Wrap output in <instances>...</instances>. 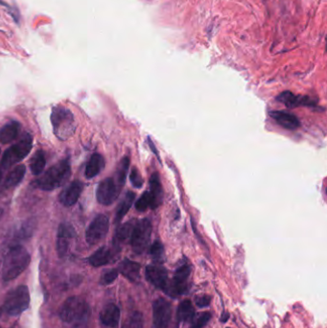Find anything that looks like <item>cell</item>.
Listing matches in <instances>:
<instances>
[{"label":"cell","instance_id":"1","mask_svg":"<svg viewBox=\"0 0 327 328\" xmlns=\"http://www.w3.org/2000/svg\"><path fill=\"white\" fill-rule=\"evenodd\" d=\"M30 253L21 245H15L8 251L2 267V278L11 281L23 274L29 266Z\"/></svg>","mask_w":327,"mask_h":328},{"label":"cell","instance_id":"2","mask_svg":"<svg viewBox=\"0 0 327 328\" xmlns=\"http://www.w3.org/2000/svg\"><path fill=\"white\" fill-rule=\"evenodd\" d=\"M70 174L71 167L69 160H62L49 168L36 182V184L41 190L52 191L66 183Z\"/></svg>","mask_w":327,"mask_h":328},{"label":"cell","instance_id":"3","mask_svg":"<svg viewBox=\"0 0 327 328\" xmlns=\"http://www.w3.org/2000/svg\"><path fill=\"white\" fill-rule=\"evenodd\" d=\"M30 305V292L26 285H19L9 291L4 299L2 311L11 317H17Z\"/></svg>","mask_w":327,"mask_h":328},{"label":"cell","instance_id":"4","mask_svg":"<svg viewBox=\"0 0 327 328\" xmlns=\"http://www.w3.org/2000/svg\"><path fill=\"white\" fill-rule=\"evenodd\" d=\"M51 122L54 135L61 139H69L76 130V123L72 112L64 107H53L51 114Z\"/></svg>","mask_w":327,"mask_h":328},{"label":"cell","instance_id":"5","mask_svg":"<svg viewBox=\"0 0 327 328\" xmlns=\"http://www.w3.org/2000/svg\"><path fill=\"white\" fill-rule=\"evenodd\" d=\"M91 308L85 299L78 296L70 297L61 305L59 316L67 323H74L86 317H91Z\"/></svg>","mask_w":327,"mask_h":328},{"label":"cell","instance_id":"6","mask_svg":"<svg viewBox=\"0 0 327 328\" xmlns=\"http://www.w3.org/2000/svg\"><path fill=\"white\" fill-rule=\"evenodd\" d=\"M32 147L33 138L30 134L26 133L23 135V138L18 140V142L11 146L5 151V153L3 154L1 160L2 167L7 169L20 162L30 154Z\"/></svg>","mask_w":327,"mask_h":328},{"label":"cell","instance_id":"7","mask_svg":"<svg viewBox=\"0 0 327 328\" xmlns=\"http://www.w3.org/2000/svg\"><path fill=\"white\" fill-rule=\"evenodd\" d=\"M152 235V223L150 219L144 218L137 221L130 235V245L137 254H142L148 249Z\"/></svg>","mask_w":327,"mask_h":328},{"label":"cell","instance_id":"8","mask_svg":"<svg viewBox=\"0 0 327 328\" xmlns=\"http://www.w3.org/2000/svg\"><path fill=\"white\" fill-rule=\"evenodd\" d=\"M110 229V221L106 215L99 214L91 223L85 230V240L89 244H98L105 237L107 236Z\"/></svg>","mask_w":327,"mask_h":328},{"label":"cell","instance_id":"9","mask_svg":"<svg viewBox=\"0 0 327 328\" xmlns=\"http://www.w3.org/2000/svg\"><path fill=\"white\" fill-rule=\"evenodd\" d=\"M172 304L165 298L156 299L152 304V320L156 328H168L172 320Z\"/></svg>","mask_w":327,"mask_h":328},{"label":"cell","instance_id":"10","mask_svg":"<svg viewBox=\"0 0 327 328\" xmlns=\"http://www.w3.org/2000/svg\"><path fill=\"white\" fill-rule=\"evenodd\" d=\"M121 188L113 178H107L98 184L96 190V198L98 203L103 206H111L117 199Z\"/></svg>","mask_w":327,"mask_h":328},{"label":"cell","instance_id":"11","mask_svg":"<svg viewBox=\"0 0 327 328\" xmlns=\"http://www.w3.org/2000/svg\"><path fill=\"white\" fill-rule=\"evenodd\" d=\"M75 236V229L69 223H61L58 229L56 249L58 255L62 258L69 252L70 240Z\"/></svg>","mask_w":327,"mask_h":328},{"label":"cell","instance_id":"12","mask_svg":"<svg viewBox=\"0 0 327 328\" xmlns=\"http://www.w3.org/2000/svg\"><path fill=\"white\" fill-rule=\"evenodd\" d=\"M146 278L149 282L152 283L157 288H160L164 292L168 289L167 270L160 264L149 265L146 268Z\"/></svg>","mask_w":327,"mask_h":328},{"label":"cell","instance_id":"13","mask_svg":"<svg viewBox=\"0 0 327 328\" xmlns=\"http://www.w3.org/2000/svg\"><path fill=\"white\" fill-rule=\"evenodd\" d=\"M191 274V267L188 264H183L176 270L173 282L171 285L172 296L183 295L187 288V282Z\"/></svg>","mask_w":327,"mask_h":328},{"label":"cell","instance_id":"14","mask_svg":"<svg viewBox=\"0 0 327 328\" xmlns=\"http://www.w3.org/2000/svg\"><path fill=\"white\" fill-rule=\"evenodd\" d=\"M84 189V183L80 181H74L69 184V186L61 191L59 200L62 206H74L80 199V196Z\"/></svg>","mask_w":327,"mask_h":328},{"label":"cell","instance_id":"15","mask_svg":"<svg viewBox=\"0 0 327 328\" xmlns=\"http://www.w3.org/2000/svg\"><path fill=\"white\" fill-rule=\"evenodd\" d=\"M101 322L107 327L117 328L120 321V309L114 303H108L100 313Z\"/></svg>","mask_w":327,"mask_h":328},{"label":"cell","instance_id":"16","mask_svg":"<svg viewBox=\"0 0 327 328\" xmlns=\"http://www.w3.org/2000/svg\"><path fill=\"white\" fill-rule=\"evenodd\" d=\"M276 100L279 101L280 103H283L286 107L290 108L299 107V106H313L315 104L313 100L307 96L295 95L290 92H282L276 97Z\"/></svg>","mask_w":327,"mask_h":328},{"label":"cell","instance_id":"17","mask_svg":"<svg viewBox=\"0 0 327 328\" xmlns=\"http://www.w3.org/2000/svg\"><path fill=\"white\" fill-rule=\"evenodd\" d=\"M270 115L284 129L297 130V128L300 126V122L297 116L287 112L274 111L270 113Z\"/></svg>","mask_w":327,"mask_h":328},{"label":"cell","instance_id":"18","mask_svg":"<svg viewBox=\"0 0 327 328\" xmlns=\"http://www.w3.org/2000/svg\"><path fill=\"white\" fill-rule=\"evenodd\" d=\"M140 269L141 266L129 259H124L119 264L118 272L124 275L127 279L132 282H137L140 278Z\"/></svg>","mask_w":327,"mask_h":328},{"label":"cell","instance_id":"19","mask_svg":"<svg viewBox=\"0 0 327 328\" xmlns=\"http://www.w3.org/2000/svg\"><path fill=\"white\" fill-rule=\"evenodd\" d=\"M105 168V159L100 154H93L90 161H88L84 176L86 179L91 180L92 178H95L96 176L99 175L100 173Z\"/></svg>","mask_w":327,"mask_h":328},{"label":"cell","instance_id":"20","mask_svg":"<svg viewBox=\"0 0 327 328\" xmlns=\"http://www.w3.org/2000/svg\"><path fill=\"white\" fill-rule=\"evenodd\" d=\"M114 258V252L107 247H101L89 258L90 264L93 267H101L108 264Z\"/></svg>","mask_w":327,"mask_h":328},{"label":"cell","instance_id":"21","mask_svg":"<svg viewBox=\"0 0 327 328\" xmlns=\"http://www.w3.org/2000/svg\"><path fill=\"white\" fill-rule=\"evenodd\" d=\"M150 190L149 193L154 201L155 209L158 208L163 202V189L162 184L160 182V175L158 173H154L150 178Z\"/></svg>","mask_w":327,"mask_h":328},{"label":"cell","instance_id":"22","mask_svg":"<svg viewBox=\"0 0 327 328\" xmlns=\"http://www.w3.org/2000/svg\"><path fill=\"white\" fill-rule=\"evenodd\" d=\"M20 130V124L17 121H10L0 129V141L7 144L15 140Z\"/></svg>","mask_w":327,"mask_h":328},{"label":"cell","instance_id":"23","mask_svg":"<svg viewBox=\"0 0 327 328\" xmlns=\"http://www.w3.org/2000/svg\"><path fill=\"white\" fill-rule=\"evenodd\" d=\"M25 174H26V167L24 165L20 164V165L15 166L6 177L5 182H4V187L11 188V187L18 185L23 182Z\"/></svg>","mask_w":327,"mask_h":328},{"label":"cell","instance_id":"24","mask_svg":"<svg viewBox=\"0 0 327 328\" xmlns=\"http://www.w3.org/2000/svg\"><path fill=\"white\" fill-rule=\"evenodd\" d=\"M136 199V194L132 191H128L123 198L121 203L117 207L116 215H115V223H119L125 217V215L129 212V208L133 206Z\"/></svg>","mask_w":327,"mask_h":328},{"label":"cell","instance_id":"25","mask_svg":"<svg viewBox=\"0 0 327 328\" xmlns=\"http://www.w3.org/2000/svg\"><path fill=\"white\" fill-rule=\"evenodd\" d=\"M137 221L136 220H132V221L127 222L124 225H121L118 227V229H116L115 231V235H114V244L118 245L119 243H122L124 241H126L127 239L130 238L133 229L135 228Z\"/></svg>","mask_w":327,"mask_h":328},{"label":"cell","instance_id":"26","mask_svg":"<svg viewBox=\"0 0 327 328\" xmlns=\"http://www.w3.org/2000/svg\"><path fill=\"white\" fill-rule=\"evenodd\" d=\"M46 165V154L42 150H38L36 153L34 154L33 158L31 159V171L35 176L40 175L43 172Z\"/></svg>","mask_w":327,"mask_h":328},{"label":"cell","instance_id":"27","mask_svg":"<svg viewBox=\"0 0 327 328\" xmlns=\"http://www.w3.org/2000/svg\"><path fill=\"white\" fill-rule=\"evenodd\" d=\"M178 320L183 322H189L195 316V309L192 305L190 300H183L178 308Z\"/></svg>","mask_w":327,"mask_h":328},{"label":"cell","instance_id":"28","mask_svg":"<svg viewBox=\"0 0 327 328\" xmlns=\"http://www.w3.org/2000/svg\"><path fill=\"white\" fill-rule=\"evenodd\" d=\"M129 157H125L122 159L121 161L118 164V167L116 170V183L118 184V186L122 188L123 185L126 183V178H127V174H128V170L129 167Z\"/></svg>","mask_w":327,"mask_h":328},{"label":"cell","instance_id":"29","mask_svg":"<svg viewBox=\"0 0 327 328\" xmlns=\"http://www.w3.org/2000/svg\"><path fill=\"white\" fill-rule=\"evenodd\" d=\"M121 328H144V318L140 312H134L124 321Z\"/></svg>","mask_w":327,"mask_h":328},{"label":"cell","instance_id":"30","mask_svg":"<svg viewBox=\"0 0 327 328\" xmlns=\"http://www.w3.org/2000/svg\"><path fill=\"white\" fill-rule=\"evenodd\" d=\"M150 254L152 256V260L157 264H162L165 260V253H164V247L162 243L157 240L152 243L151 248H150Z\"/></svg>","mask_w":327,"mask_h":328},{"label":"cell","instance_id":"31","mask_svg":"<svg viewBox=\"0 0 327 328\" xmlns=\"http://www.w3.org/2000/svg\"><path fill=\"white\" fill-rule=\"evenodd\" d=\"M136 208L138 211H146L148 208L155 209L154 201H152L149 191H145L144 193L142 194V196L137 200V202L136 203Z\"/></svg>","mask_w":327,"mask_h":328},{"label":"cell","instance_id":"32","mask_svg":"<svg viewBox=\"0 0 327 328\" xmlns=\"http://www.w3.org/2000/svg\"><path fill=\"white\" fill-rule=\"evenodd\" d=\"M118 270L116 269H113V270H110V271H107L104 275H102L101 279H100V283L103 284V285H108V284H112V283L115 281V279L118 277Z\"/></svg>","mask_w":327,"mask_h":328},{"label":"cell","instance_id":"33","mask_svg":"<svg viewBox=\"0 0 327 328\" xmlns=\"http://www.w3.org/2000/svg\"><path fill=\"white\" fill-rule=\"evenodd\" d=\"M36 227V224H34L33 220L32 221H28L25 223V225H23L21 229H19L17 236L21 239L24 238H28L33 234V229Z\"/></svg>","mask_w":327,"mask_h":328},{"label":"cell","instance_id":"34","mask_svg":"<svg viewBox=\"0 0 327 328\" xmlns=\"http://www.w3.org/2000/svg\"><path fill=\"white\" fill-rule=\"evenodd\" d=\"M129 180H130V183H132L134 187H136V188H141L142 187L143 179H142V177L140 175V173H139L137 168L134 167L132 169V172H130V175H129Z\"/></svg>","mask_w":327,"mask_h":328},{"label":"cell","instance_id":"35","mask_svg":"<svg viewBox=\"0 0 327 328\" xmlns=\"http://www.w3.org/2000/svg\"><path fill=\"white\" fill-rule=\"evenodd\" d=\"M210 319H211V314L208 313V312L202 313L197 318L196 321L193 323V325L191 326V328H202L208 323V321H210Z\"/></svg>","mask_w":327,"mask_h":328},{"label":"cell","instance_id":"36","mask_svg":"<svg viewBox=\"0 0 327 328\" xmlns=\"http://www.w3.org/2000/svg\"><path fill=\"white\" fill-rule=\"evenodd\" d=\"M195 302H196V305L200 308H204V307H207L210 304L211 298L207 295H200L195 298Z\"/></svg>","mask_w":327,"mask_h":328},{"label":"cell","instance_id":"37","mask_svg":"<svg viewBox=\"0 0 327 328\" xmlns=\"http://www.w3.org/2000/svg\"><path fill=\"white\" fill-rule=\"evenodd\" d=\"M228 318H229L228 313H224L221 317V321H222V322H226V321H228Z\"/></svg>","mask_w":327,"mask_h":328},{"label":"cell","instance_id":"38","mask_svg":"<svg viewBox=\"0 0 327 328\" xmlns=\"http://www.w3.org/2000/svg\"><path fill=\"white\" fill-rule=\"evenodd\" d=\"M2 215H3V210L0 208V219H1V217H2Z\"/></svg>","mask_w":327,"mask_h":328},{"label":"cell","instance_id":"39","mask_svg":"<svg viewBox=\"0 0 327 328\" xmlns=\"http://www.w3.org/2000/svg\"><path fill=\"white\" fill-rule=\"evenodd\" d=\"M1 177H2V172H1V170H0V181H1Z\"/></svg>","mask_w":327,"mask_h":328},{"label":"cell","instance_id":"40","mask_svg":"<svg viewBox=\"0 0 327 328\" xmlns=\"http://www.w3.org/2000/svg\"><path fill=\"white\" fill-rule=\"evenodd\" d=\"M1 313H2V309H1V308H0V316H1ZM0 328H1V327H0Z\"/></svg>","mask_w":327,"mask_h":328}]
</instances>
